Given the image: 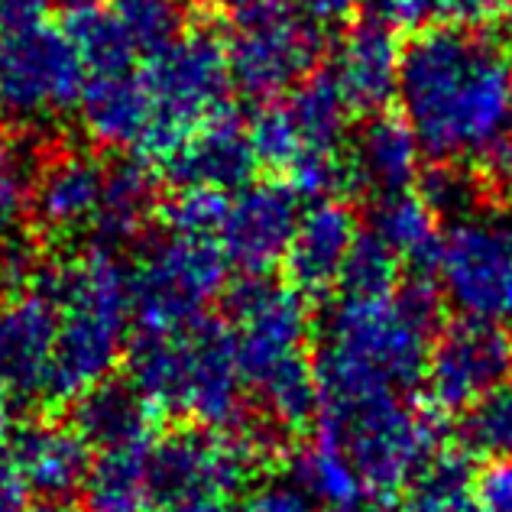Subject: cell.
I'll return each mask as SVG.
<instances>
[{
	"instance_id": "cell-25",
	"label": "cell",
	"mask_w": 512,
	"mask_h": 512,
	"mask_svg": "<svg viewBox=\"0 0 512 512\" xmlns=\"http://www.w3.org/2000/svg\"><path fill=\"white\" fill-rule=\"evenodd\" d=\"M159 214V195H156V175L146 169L140 159H120L107 166L104 175V195L94 237L98 247L117 250L146 234V227Z\"/></svg>"
},
{
	"instance_id": "cell-23",
	"label": "cell",
	"mask_w": 512,
	"mask_h": 512,
	"mask_svg": "<svg viewBox=\"0 0 512 512\" xmlns=\"http://www.w3.org/2000/svg\"><path fill=\"white\" fill-rule=\"evenodd\" d=\"M78 117L98 146L140 156L150 153L156 111L137 69L88 75L82 101H78Z\"/></svg>"
},
{
	"instance_id": "cell-8",
	"label": "cell",
	"mask_w": 512,
	"mask_h": 512,
	"mask_svg": "<svg viewBox=\"0 0 512 512\" xmlns=\"http://www.w3.org/2000/svg\"><path fill=\"white\" fill-rule=\"evenodd\" d=\"M266 461V441L244 428L185 425L153 444V512L231 506Z\"/></svg>"
},
{
	"instance_id": "cell-40",
	"label": "cell",
	"mask_w": 512,
	"mask_h": 512,
	"mask_svg": "<svg viewBox=\"0 0 512 512\" xmlns=\"http://www.w3.org/2000/svg\"><path fill=\"white\" fill-rule=\"evenodd\" d=\"M477 163H480L477 175L483 188H490L493 195L512 198V117L506 120V127L496 133V140L483 150Z\"/></svg>"
},
{
	"instance_id": "cell-18",
	"label": "cell",
	"mask_w": 512,
	"mask_h": 512,
	"mask_svg": "<svg viewBox=\"0 0 512 512\" xmlns=\"http://www.w3.org/2000/svg\"><path fill=\"white\" fill-rule=\"evenodd\" d=\"M256 163L260 159L250 140V124H244L231 107L188 133L163 159L166 175L179 188H214V192H237L250 185Z\"/></svg>"
},
{
	"instance_id": "cell-30",
	"label": "cell",
	"mask_w": 512,
	"mask_h": 512,
	"mask_svg": "<svg viewBox=\"0 0 512 512\" xmlns=\"http://www.w3.org/2000/svg\"><path fill=\"white\" fill-rule=\"evenodd\" d=\"M396 512H480L474 474L464 457L438 454L402 493Z\"/></svg>"
},
{
	"instance_id": "cell-42",
	"label": "cell",
	"mask_w": 512,
	"mask_h": 512,
	"mask_svg": "<svg viewBox=\"0 0 512 512\" xmlns=\"http://www.w3.org/2000/svg\"><path fill=\"white\" fill-rule=\"evenodd\" d=\"M363 4H367L370 20L393 26V30H406V26L428 20V0H363Z\"/></svg>"
},
{
	"instance_id": "cell-31",
	"label": "cell",
	"mask_w": 512,
	"mask_h": 512,
	"mask_svg": "<svg viewBox=\"0 0 512 512\" xmlns=\"http://www.w3.org/2000/svg\"><path fill=\"white\" fill-rule=\"evenodd\" d=\"M227 205H231V195L227 192H214V188H179L159 208V214H163L166 234L218 240L221 224L227 218Z\"/></svg>"
},
{
	"instance_id": "cell-6",
	"label": "cell",
	"mask_w": 512,
	"mask_h": 512,
	"mask_svg": "<svg viewBox=\"0 0 512 512\" xmlns=\"http://www.w3.org/2000/svg\"><path fill=\"white\" fill-rule=\"evenodd\" d=\"M350 104L328 75H312L299 88L266 101L250 124L256 159L286 175L299 198H338L347 185L341 143L350 127Z\"/></svg>"
},
{
	"instance_id": "cell-17",
	"label": "cell",
	"mask_w": 512,
	"mask_h": 512,
	"mask_svg": "<svg viewBox=\"0 0 512 512\" xmlns=\"http://www.w3.org/2000/svg\"><path fill=\"white\" fill-rule=\"evenodd\" d=\"M52 360H56V305L43 289L13 295L0 312V386L26 402H49Z\"/></svg>"
},
{
	"instance_id": "cell-12",
	"label": "cell",
	"mask_w": 512,
	"mask_h": 512,
	"mask_svg": "<svg viewBox=\"0 0 512 512\" xmlns=\"http://www.w3.org/2000/svg\"><path fill=\"white\" fill-rule=\"evenodd\" d=\"M227 256L218 240L163 234L133 269V321L140 334L172 331L205 318L224 292Z\"/></svg>"
},
{
	"instance_id": "cell-37",
	"label": "cell",
	"mask_w": 512,
	"mask_h": 512,
	"mask_svg": "<svg viewBox=\"0 0 512 512\" xmlns=\"http://www.w3.org/2000/svg\"><path fill=\"white\" fill-rule=\"evenodd\" d=\"M279 7L289 20L305 26V30L328 36L331 30L344 26V20L354 13L357 0H279Z\"/></svg>"
},
{
	"instance_id": "cell-22",
	"label": "cell",
	"mask_w": 512,
	"mask_h": 512,
	"mask_svg": "<svg viewBox=\"0 0 512 512\" xmlns=\"http://www.w3.org/2000/svg\"><path fill=\"white\" fill-rule=\"evenodd\" d=\"M360 234L363 231L357 227L354 211L341 198H321L312 208H305L286 263H282L289 286H295L302 295H325L331 289H341L347 260Z\"/></svg>"
},
{
	"instance_id": "cell-20",
	"label": "cell",
	"mask_w": 512,
	"mask_h": 512,
	"mask_svg": "<svg viewBox=\"0 0 512 512\" xmlns=\"http://www.w3.org/2000/svg\"><path fill=\"white\" fill-rule=\"evenodd\" d=\"M422 156L425 150L406 117L386 111L370 114L344 153L347 185L373 201L412 192V185L422 179Z\"/></svg>"
},
{
	"instance_id": "cell-49",
	"label": "cell",
	"mask_w": 512,
	"mask_h": 512,
	"mask_svg": "<svg viewBox=\"0 0 512 512\" xmlns=\"http://www.w3.org/2000/svg\"><path fill=\"white\" fill-rule=\"evenodd\" d=\"M179 512H231V506H201V509H179Z\"/></svg>"
},
{
	"instance_id": "cell-27",
	"label": "cell",
	"mask_w": 512,
	"mask_h": 512,
	"mask_svg": "<svg viewBox=\"0 0 512 512\" xmlns=\"http://www.w3.org/2000/svg\"><path fill=\"white\" fill-rule=\"evenodd\" d=\"M370 234L383 240L399 263L419 269L435 266L444 237V231L438 227V214L428 208V201L419 192H402L376 201Z\"/></svg>"
},
{
	"instance_id": "cell-50",
	"label": "cell",
	"mask_w": 512,
	"mask_h": 512,
	"mask_svg": "<svg viewBox=\"0 0 512 512\" xmlns=\"http://www.w3.org/2000/svg\"><path fill=\"white\" fill-rule=\"evenodd\" d=\"M503 13L509 17V23H512V0H506V7H503Z\"/></svg>"
},
{
	"instance_id": "cell-45",
	"label": "cell",
	"mask_w": 512,
	"mask_h": 512,
	"mask_svg": "<svg viewBox=\"0 0 512 512\" xmlns=\"http://www.w3.org/2000/svg\"><path fill=\"white\" fill-rule=\"evenodd\" d=\"M23 483L10 464V454L0 448V512H23Z\"/></svg>"
},
{
	"instance_id": "cell-14",
	"label": "cell",
	"mask_w": 512,
	"mask_h": 512,
	"mask_svg": "<svg viewBox=\"0 0 512 512\" xmlns=\"http://www.w3.org/2000/svg\"><path fill=\"white\" fill-rule=\"evenodd\" d=\"M299 201L286 182H250L237 188L218 234L227 263L247 279H260L286 263L302 221Z\"/></svg>"
},
{
	"instance_id": "cell-34",
	"label": "cell",
	"mask_w": 512,
	"mask_h": 512,
	"mask_svg": "<svg viewBox=\"0 0 512 512\" xmlns=\"http://www.w3.org/2000/svg\"><path fill=\"white\" fill-rule=\"evenodd\" d=\"M399 260L383 240H376L370 231L360 234L354 253H350L341 295H393L399 289Z\"/></svg>"
},
{
	"instance_id": "cell-38",
	"label": "cell",
	"mask_w": 512,
	"mask_h": 512,
	"mask_svg": "<svg viewBox=\"0 0 512 512\" xmlns=\"http://www.w3.org/2000/svg\"><path fill=\"white\" fill-rule=\"evenodd\" d=\"M503 7L506 0H428V20L454 30H483Z\"/></svg>"
},
{
	"instance_id": "cell-44",
	"label": "cell",
	"mask_w": 512,
	"mask_h": 512,
	"mask_svg": "<svg viewBox=\"0 0 512 512\" xmlns=\"http://www.w3.org/2000/svg\"><path fill=\"white\" fill-rule=\"evenodd\" d=\"M52 0H0V26L4 30H23V26L46 23Z\"/></svg>"
},
{
	"instance_id": "cell-2",
	"label": "cell",
	"mask_w": 512,
	"mask_h": 512,
	"mask_svg": "<svg viewBox=\"0 0 512 512\" xmlns=\"http://www.w3.org/2000/svg\"><path fill=\"white\" fill-rule=\"evenodd\" d=\"M441 302V289L425 276L393 295H341L328 308L312 360L321 406L402 396L422 383Z\"/></svg>"
},
{
	"instance_id": "cell-21",
	"label": "cell",
	"mask_w": 512,
	"mask_h": 512,
	"mask_svg": "<svg viewBox=\"0 0 512 512\" xmlns=\"http://www.w3.org/2000/svg\"><path fill=\"white\" fill-rule=\"evenodd\" d=\"M7 454L23 490L39 493L43 500H65L69 493L82 490L94 457L82 431L56 419H36L13 428Z\"/></svg>"
},
{
	"instance_id": "cell-32",
	"label": "cell",
	"mask_w": 512,
	"mask_h": 512,
	"mask_svg": "<svg viewBox=\"0 0 512 512\" xmlns=\"http://www.w3.org/2000/svg\"><path fill=\"white\" fill-rule=\"evenodd\" d=\"M464 448L487 461L512 457V386L490 393L464 415Z\"/></svg>"
},
{
	"instance_id": "cell-26",
	"label": "cell",
	"mask_w": 512,
	"mask_h": 512,
	"mask_svg": "<svg viewBox=\"0 0 512 512\" xmlns=\"http://www.w3.org/2000/svg\"><path fill=\"white\" fill-rule=\"evenodd\" d=\"M150 457L153 444L94 451L82 487L88 512H153Z\"/></svg>"
},
{
	"instance_id": "cell-16",
	"label": "cell",
	"mask_w": 512,
	"mask_h": 512,
	"mask_svg": "<svg viewBox=\"0 0 512 512\" xmlns=\"http://www.w3.org/2000/svg\"><path fill=\"white\" fill-rule=\"evenodd\" d=\"M104 175L107 166L85 150H62L49 156L30 182V201H26L39 234L59 244L94 234Z\"/></svg>"
},
{
	"instance_id": "cell-43",
	"label": "cell",
	"mask_w": 512,
	"mask_h": 512,
	"mask_svg": "<svg viewBox=\"0 0 512 512\" xmlns=\"http://www.w3.org/2000/svg\"><path fill=\"white\" fill-rule=\"evenodd\" d=\"M224 17L231 20L234 30H247V26L273 23V20H289L282 13L279 0H221Z\"/></svg>"
},
{
	"instance_id": "cell-10",
	"label": "cell",
	"mask_w": 512,
	"mask_h": 512,
	"mask_svg": "<svg viewBox=\"0 0 512 512\" xmlns=\"http://www.w3.org/2000/svg\"><path fill=\"white\" fill-rule=\"evenodd\" d=\"M435 276L457 315L512 334V205H480L451 221Z\"/></svg>"
},
{
	"instance_id": "cell-3",
	"label": "cell",
	"mask_w": 512,
	"mask_h": 512,
	"mask_svg": "<svg viewBox=\"0 0 512 512\" xmlns=\"http://www.w3.org/2000/svg\"><path fill=\"white\" fill-rule=\"evenodd\" d=\"M56 305L49 402H78L111 380L133 328V273L117 250L94 247L39 279Z\"/></svg>"
},
{
	"instance_id": "cell-5",
	"label": "cell",
	"mask_w": 512,
	"mask_h": 512,
	"mask_svg": "<svg viewBox=\"0 0 512 512\" xmlns=\"http://www.w3.org/2000/svg\"><path fill=\"white\" fill-rule=\"evenodd\" d=\"M130 383L156 412L201 428H234L244 415V373L231 331L198 318L182 328L137 334L130 350Z\"/></svg>"
},
{
	"instance_id": "cell-4",
	"label": "cell",
	"mask_w": 512,
	"mask_h": 512,
	"mask_svg": "<svg viewBox=\"0 0 512 512\" xmlns=\"http://www.w3.org/2000/svg\"><path fill=\"white\" fill-rule=\"evenodd\" d=\"M231 341L247 389L260 402L266 422L299 431L321 409L315 363L305 347L312 338V312L289 282L247 279L231 292Z\"/></svg>"
},
{
	"instance_id": "cell-46",
	"label": "cell",
	"mask_w": 512,
	"mask_h": 512,
	"mask_svg": "<svg viewBox=\"0 0 512 512\" xmlns=\"http://www.w3.org/2000/svg\"><path fill=\"white\" fill-rule=\"evenodd\" d=\"M13 415H17V399H13L7 389L0 386V441L7 438L10 428H17V425H13Z\"/></svg>"
},
{
	"instance_id": "cell-48",
	"label": "cell",
	"mask_w": 512,
	"mask_h": 512,
	"mask_svg": "<svg viewBox=\"0 0 512 512\" xmlns=\"http://www.w3.org/2000/svg\"><path fill=\"white\" fill-rule=\"evenodd\" d=\"M23 512H75V509L65 506L62 500H39L36 506H26Z\"/></svg>"
},
{
	"instance_id": "cell-24",
	"label": "cell",
	"mask_w": 512,
	"mask_h": 512,
	"mask_svg": "<svg viewBox=\"0 0 512 512\" xmlns=\"http://www.w3.org/2000/svg\"><path fill=\"white\" fill-rule=\"evenodd\" d=\"M156 415L159 412L130 380H104L75 402L72 425L82 431L91 451H111L133 448V444H153Z\"/></svg>"
},
{
	"instance_id": "cell-47",
	"label": "cell",
	"mask_w": 512,
	"mask_h": 512,
	"mask_svg": "<svg viewBox=\"0 0 512 512\" xmlns=\"http://www.w3.org/2000/svg\"><path fill=\"white\" fill-rule=\"evenodd\" d=\"M52 4L69 10V13H82V10H91V7H101V0H52Z\"/></svg>"
},
{
	"instance_id": "cell-28",
	"label": "cell",
	"mask_w": 512,
	"mask_h": 512,
	"mask_svg": "<svg viewBox=\"0 0 512 512\" xmlns=\"http://www.w3.org/2000/svg\"><path fill=\"white\" fill-rule=\"evenodd\" d=\"M289 480L312 496L315 503L334 512H354L370 496L354 464L347 461V454L325 435H315L312 444L292 454Z\"/></svg>"
},
{
	"instance_id": "cell-7",
	"label": "cell",
	"mask_w": 512,
	"mask_h": 512,
	"mask_svg": "<svg viewBox=\"0 0 512 512\" xmlns=\"http://www.w3.org/2000/svg\"><path fill=\"white\" fill-rule=\"evenodd\" d=\"M318 435L347 454L363 487L376 500L406 493L422 470L441 454L435 412L402 396H373L318 409Z\"/></svg>"
},
{
	"instance_id": "cell-33",
	"label": "cell",
	"mask_w": 512,
	"mask_h": 512,
	"mask_svg": "<svg viewBox=\"0 0 512 512\" xmlns=\"http://www.w3.org/2000/svg\"><path fill=\"white\" fill-rule=\"evenodd\" d=\"M483 182L474 169H464V163H438L435 169L422 172L419 195L428 201V208L438 218H464L467 211L480 208Z\"/></svg>"
},
{
	"instance_id": "cell-1",
	"label": "cell",
	"mask_w": 512,
	"mask_h": 512,
	"mask_svg": "<svg viewBox=\"0 0 512 512\" xmlns=\"http://www.w3.org/2000/svg\"><path fill=\"white\" fill-rule=\"evenodd\" d=\"M396 94L425 156L480 159L512 117V52L483 30L428 26L402 49Z\"/></svg>"
},
{
	"instance_id": "cell-15",
	"label": "cell",
	"mask_w": 512,
	"mask_h": 512,
	"mask_svg": "<svg viewBox=\"0 0 512 512\" xmlns=\"http://www.w3.org/2000/svg\"><path fill=\"white\" fill-rule=\"evenodd\" d=\"M321 39L295 20H273L234 30L227 43L234 88L253 101H276L312 78L321 56Z\"/></svg>"
},
{
	"instance_id": "cell-35",
	"label": "cell",
	"mask_w": 512,
	"mask_h": 512,
	"mask_svg": "<svg viewBox=\"0 0 512 512\" xmlns=\"http://www.w3.org/2000/svg\"><path fill=\"white\" fill-rule=\"evenodd\" d=\"M46 276L39 244L30 237H10L0 244V286L10 295H23L39 286V279Z\"/></svg>"
},
{
	"instance_id": "cell-36",
	"label": "cell",
	"mask_w": 512,
	"mask_h": 512,
	"mask_svg": "<svg viewBox=\"0 0 512 512\" xmlns=\"http://www.w3.org/2000/svg\"><path fill=\"white\" fill-rule=\"evenodd\" d=\"M30 201V179H26L23 159L4 133H0V227H7L23 205Z\"/></svg>"
},
{
	"instance_id": "cell-13",
	"label": "cell",
	"mask_w": 512,
	"mask_h": 512,
	"mask_svg": "<svg viewBox=\"0 0 512 512\" xmlns=\"http://www.w3.org/2000/svg\"><path fill=\"white\" fill-rule=\"evenodd\" d=\"M512 373L509 334L461 318L431 344L425 367V393L441 412H470Z\"/></svg>"
},
{
	"instance_id": "cell-29",
	"label": "cell",
	"mask_w": 512,
	"mask_h": 512,
	"mask_svg": "<svg viewBox=\"0 0 512 512\" xmlns=\"http://www.w3.org/2000/svg\"><path fill=\"white\" fill-rule=\"evenodd\" d=\"M104 10L143 62L185 30L182 0H104Z\"/></svg>"
},
{
	"instance_id": "cell-19",
	"label": "cell",
	"mask_w": 512,
	"mask_h": 512,
	"mask_svg": "<svg viewBox=\"0 0 512 512\" xmlns=\"http://www.w3.org/2000/svg\"><path fill=\"white\" fill-rule=\"evenodd\" d=\"M402 46L396 30L376 20L347 26L331 52V69L325 72L350 111L380 114L386 101L399 91Z\"/></svg>"
},
{
	"instance_id": "cell-39",
	"label": "cell",
	"mask_w": 512,
	"mask_h": 512,
	"mask_svg": "<svg viewBox=\"0 0 512 512\" xmlns=\"http://www.w3.org/2000/svg\"><path fill=\"white\" fill-rule=\"evenodd\" d=\"M244 512H334L328 506L315 503L312 496L302 493L292 480L263 483L247 496Z\"/></svg>"
},
{
	"instance_id": "cell-9",
	"label": "cell",
	"mask_w": 512,
	"mask_h": 512,
	"mask_svg": "<svg viewBox=\"0 0 512 512\" xmlns=\"http://www.w3.org/2000/svg\"><path fill=\"white\" fill-rule=\"evenodd\" d=\"M140 75L156 111V130L146 156L159 163L188 133L227 111L234 88L227 43L211 26L182 30L166 49L143 62Z\"/></svg>"
},
{
	"instance_id": "cell-11",
	"label": "cell",
	"mask_w": 512,
	"mask_h": 512,
	"mask_svg": "<svg viewBox=\"0 0 512 512\" xmlns=\"http://www.w3.org/2000/svg\"><path fill=\"white\" fill-rule=\"evenodd\" d=\"M88 69L69 30L36 23L0 33V120L49 127L78 111Z\"/></svg>"
},
{
	"instance_id": "cell-41",
	"label": "cell",
	"mask_w": 512,
	"mask_h": 512,
	"mask_svg": "<svg viewBox=\"0 0 512 512\" xmlns=\"http://www.w3.org/2000/svg\"><path fill=\"white\" fill-rule=\"evenodd\" d=\"M480 512H512V457L490 461L474 477Z\"/></svg>"
}]
</instances>
